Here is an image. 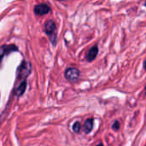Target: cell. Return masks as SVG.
Instances as JSON below:
<instances>
[{
	"instance_id": "obj_8",
	"label": "cell",
	"mask_w": 146,
	"mask_h": 146,
	"mask_svg": "<svg viewBox=\"0 0 146 146\" xmlns=\"http://www.w3.org/2000/svg\"><path fill=\"white\" fill-rule=\"evenodd\" d=\"M93 123H94V120L92 118H89L85 121L84 126H83V132L86 134H88L92 132L93 128Z\"/></svg>"
},
{
	"instance_id": "obj_14",
	"label": "cell",
	"mask_w": 146,
	"mask_h": 146,
	"mask_svg": "<svg viewBox=\"0 0 146 146\" xmlns=\"http://www.w3.org/2000/svg\"><path fill=\"white\" fill-rule=\"evenodd\" d=\"M56 1H62V0H56Z\"/></svg>"
},
{
	"instance_id": "obj_10",
	"label": "cell",
	"mask_w": 146,
	"mask_h": 146,
	"mask_svg": "<svg viewBox=\"0 0 146 146\" xmlns=\"http://www.w3.org/2000/svg\"><path fill=\"white\" fill-rule=\"evenodd\" d=\"M112 128L114 129V131H118L120 129V122L118 121H115L112 125Z\"/></svg>"
},
{
	"instance_id": "obj_4",
	"label": "cell",
	"mask_w": 146,
	"mask_h": 146,
	"mask_svg": "<svg viewBox=\"0 0 146 146\" xmlns=\"http://www.w3.org/2000/svg\"><path fill=\"white\" fill-rule=\"evenodd\" d=\"M18 51V48L15 44H4L0 47V63L3 58L12 52Z\"/></svg>"
},
{
	"instance_id": "obj_1",
	"label": "cell",
	"mask_w": 146,
	"mask_h": 146,
	"mask_svg": "<svg viewBox=\"0 0 146 146\" xmlns=\"http://www.w3.org/2000/svg\"><path fill=\"white\" fill-rule=\"evenodd\" d=\"M32 70L31 63L29 62H27L25 60L22 61V62L20 64V66L17 68L16 73V82L21 83L24 80H27L28 75L30 74Z\"/></svg>"
},
{
	"instance_id": "obj_13",
	"label": "cell",
	"mask_w": 146,
	"mask_h": 146,
	"mask_svg": "<svg viewBox=\"0 0 146 146\" xmlns=\"http://www.w3.org/2000/svg\"><path fill=\"white\" fill-rule=\"evenodd\" d=\"M145 7H146V2H145Z\"/></svg>"
},
{
	"instance_id": "obj_11",
	"label": "cell",
	"mask_w": 146,
	"mask_h": 146,
	"mask_svg": "<svg viewBox=\"0 0 146 146\" xmlns=\"http://www.w3.org/2000/svg\"><path fill=\"white\" fill-rule=\"evenodd\" d=\"M144 68H145V69L146 70V61H145V62H144Z\"/></svg>"
},
{
	"instance_id": "obj_9",
	"label": "cell",
	"mask_w": 146,
	"mask_h": 146,
	"mask_svg": "<svg viewBox=\"0 0 146 146\" xmlns=\"http://www.w3.org/2000/svg\"><path fill=\"white\" fill-rule=\"evenodd\" d=\"M72 128H73V131H74V133H79L80 132V130H81V125H80V123L79 121H76V122L74 123Z\"/></svg>"
},
{
	"instance_id": "obj_6",
	"label": "cell",
	"mask_w": 146,
	"mask_h": 146,
	"mask_svg": "<svg viewBox=\"0 0 146 146\" xmlns=\"http://www.w3.org/2000/svg\"><path fill=\"white\" fill-rule=\"evenodd\" d=\"M98 46L97 44H95L94 46H92L87 52L86 54V61L91 62L92 61H94L98 56Z\"/></svg>"
},
{
	"instance_id": "obj_15",
	"label": "cell",
	"mask_w": 146,
	"mask_h": 146,
	"mask_svg": "<svg viewBox=\"0 0 146 146\" xmlns=\"http://www.w3.org/2000/svg\"><path fill=\"white\" fill-rule=\"evenodd\" d=\"M145 94H146V86H145Z\"/></svg>"
},
{
	"instance_id": "obj_12",
	"label": "cell",
	"mask_w": 146,
	"mask_h": 146,
	"mask_svg": "<svg viewBox=\"0 0 146 146\" xmlns=\"http://www.w3.org/2000/svg\"><path fill=\"white\" fill-rule=\"evenodd\" d=\"M96 146H104V145L101 143V144H99V145H96Z\"/></svg>"
},
{
	"instance_id": "obj_3",
	"label": "cell",
	"mask_w": 146,
	"mask_h": 146,
	"mask_svg": "<svg viewBox=\"0 0 146 146\" xmlns=\"http://www.w3.org/2000/svg\"><path fill=\"white\" fill-rule=\"evenodd\" d=\"M80 71L77 68H68L64 72L66 80L71 83H75L80 79Z\"/></svg>"
},
{
	"instance_id": "obj_5",
	"label": "cell",
	"mask_w": 146,
	"mask_h": 146,
	"mask_svg": "<svg viewBox=\"0 0 146 146\" xmlns=\"http://www.w3.org/2000/svg\"><path fill=\"white\" fill-rule=\"evenodd\" d=\"M50 7L46 3H39L34 7V14L36 15H44L50 13Z\"/></svg>"
},
{
	"instance_id": "obj_7",
	"label": "cell",
	"mask_w": 146,
	"mask_h": 146,
	"mask_svg": "<svg viewBox=\"0 0 146 146\" xmlns=\"http://www.w3.org/2000/svg\"><path fill=\"white\" fill-rule=\"evenodd\" d=\"M27 80H24L21 83H18L15 88V94L17 96V97H21L24 94V92H26V89H27Z\"/></svg>"
},
{
	"instance_id": "obj_2",
	"label": "cell",
	"mask_w": 146,
	"mask_h": 146,
	"mask_svg": "<svg viewBox=\"0 0 146 146\" xmlns=\"http://www.w3.org/2000/svg\"><path fill=\"white\" fill-rule=\"evenodd\" d=\"M44 32L46 35L49 37L50 41L51 42L52 45L56 44V26L54 21L49 20L44 23Z\"/></svg>"
}]
</instances>
